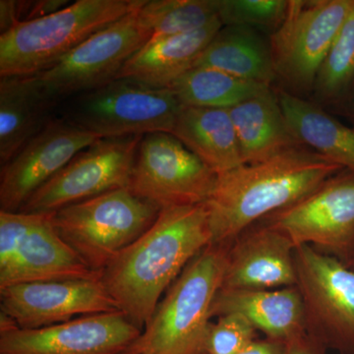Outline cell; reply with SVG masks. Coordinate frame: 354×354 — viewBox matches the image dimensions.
<instances>
[{"label": "cell", "instance_id": "4fadbf2b", "mask_svg": "<svg viewBox=\"0 0 354 354\" xmlns=\"http://www.w3.org/2000/svg\"><path fill=\"white\" fill-rule=\"evenodd\" d=\"M1 313L20 329L36 330L77 316L120 311L101 278L18 283L0 290Z\"/></svg>", "mask_w": 354, "mask_h": 354}, {"label": "cell", "instance_id": "30bf717a", "mask_svg": "<svg viewBox=\"0 0 354 354\" xmlns=\"http://www.w3.org/2000/svg\"><path fill=\"white\" fill-rule=\"evenodd\" d=\"M216 178L171 133H151L140 141L128 188L160 209L194 206L208 201Z\"/></svg>", "mask_w": 354, "mask_h": 354}, {"label": "cell", "instance_id": "277c9868", "mask_svg": "<svg viewBox=\"0 0 354 354\" xmlns=\"http://www.w3.org/2000/svg\"><path fill=\"white\" fill-rule=\"evenodd\" d=\"M145 0H77L0 35V77L36 75L88 37L138 10Z\"/></svg>", "mask_w": 354, "mask_h": 354}, {"label": "cell", "instance_id": "83f0119b", "mask_svg": "<svg viewBox=\"0 0 354 354\" xmlns=\"http://www.w3.org/2000/svg\"><path fill=\"white\" fill-rule=\"evenodd\" d=\"M288 6L286 0H218V15L223 25L277 29Z\"/></svg>", "mask_w": 354, "mask_h": 354}, {"label": "cell", "instance_id": "d4e9b609", "mask_svg": "<svg viewBox=\"0 0 354 354\" xmlns=\"http://www.w3.org/2000/svg\"><path fill=\"white\" fill-rule=\"evenodd\" d=\"M169 88L183 106L230 109L271 88L199 66L186 72Z\"/></svg>", "mask_w": 354, "mask_h": 354}, {"label": "cell", "instance_id": "7c38bea8", "mask_svg": "<svg viewBox=\"0 0 354 354\" xmlns=\"http://www.w3.org/2000/svg\"><path fill=\"white\" fill-rule=\"evenodd\" d=\"M353 0H290L274 30L270 51L276 75L295 87L315 85L317 76Z\"/></svg>", "mask_w": 354, "mask_h": 354}, {"label": "cell", "instance_id": "836d02e7", "mask_svg": "<svg viewBox=\"0 0 354 354\" xmlns=\"http://www.w3.org/2000/svg\"><path fill=\"white\" fill-rule=\"evenodd\" d=\"M349 109H351V113L354 116V99L351 102V106H349Z\"/></svg>", "mask_w": 354, "mask_h": 354}, {"label": "cell", "instance_id": "3957f363", "mask_svg": "<svg viewBox=\"0 0 354 354\" xmlns=\"http://www.w3.org/2000/svg\"><path fill=\"white\" fill-rule=\"evenodd\" d=\"M230 244H211L186 266L125 354H207L212 306L223 286Z\"/></svg>", "mask_w": 354, "mask_h": 354}, {"label": "cell", "instance_id": "ffe728a7", "mask_svg": "<svg viewBox=\"0 0 354 354\" xmlns=\"http://www.w3.org/2000/svg\"><path fill=\"white\" fill-rule=\"evenodd\" d=\"M223 26L218 20L190 34L152 38L128 60L118 78L132 79L156 88H169L194 67Z\"/></svg>", "mask_w": 354, "mask_h": 354}, {"label": "cell", "instance_id": "ac0fdd59", "mask_svg": "<svg viewBox=\"0 0 354 354\" xmlns=\"http://www.w3.org/2000/svg\"><path fill=\"white\" fill-rule=\"evenodd\" d=\"M239 314L267 339L290 342L307 335L304 304L295 286L276 290L221 288L212 306V318Z\"/></svg>", "mask_w": 354, "mask_h": 354}, {"label": "cell", "instance_id": "7a4b0ae2", "mask_svg": "<svg viewBox=\"0 0 354 354\" xmlns=\"http://www.w3.org/2000/svg\"><path fill=\"white\" fill-rule=\"evenodd\" d=\"M342 169L300 146L218 176L206 202L212 244L232 243L256 223L301 199Z\"/></svg>", "mask_w": 354, "mask_h": 354}, {"label": "cell", "instance_id": "f546056e", "mask_svg": "<svg viewBox=\"0 0 354 354\" xmlns=\"http://www.w3.org/2000/svg\"><path fill=\"white\" fill-rule=\"evenodd\" d=\"M69 0H37V1L0 2L1 34L19 23L39 19L69 6Z\"/></svg>", "mask_w": 354, "mask_h": 354}, {"label": "cell", "instance_id": "2e32d148", "mask_svg": "<svg viewBox=\"0 0 354 354\" xmlns=\"http://www.w3.org/2000/svg\"><path fill=\"white\" fill-rule=\"evenodd\" d=\"M12 257L0 267V290L18 283L100 279L58 235L50 215L21 213Z\"/></svg>", "mask_w": 354, "mask_h": 354}, {"label": "cell", "instance_id": "5bb4252c", "mask_svg": "<svg viewBox=\"0 0 354 354\" xmlns=\"http://www.w3.org/2000/svg\"><path fill=\"white\" fill-rule=\"evenodd\" d=\"M123 312L79 317L36 330L0 332V354H125L141 335Z\"/></svg>", "mask_w": 354, "mask_h": 354}, {"label": "cell", "instance_id": "f1b7e54d", "mask_svg": "<svg viewBox=\"0 0 354 354\" xmlns=\"http://www.w3.org/2000/svg\"><path fill=\"white\" fill-rule=\"evenodd\" d=\"M257 330L244 317L227 314L212 323L207 337V354H237L255 341Z\"/></svg>", "mask_w": 354, "mask_h": 354}, {"label": "cell", "instance_id": "e0dca14e", "mask_svg": "<svg viewBox=\"0 0 354 354\" xmlns=\"http://www.w3.org/2000/svg\"><path fill=\"white\" fill-rule=\"evenodd\" d=\"M295 244L286 234L258 223L232 241L221 288L276 290L297 286Z\"/></svg>", "mask_w": 354, "mask_h": 354}, {"label": "cell", "instance_id": "9c48e42d", "mask_svg": "<svg viewBox=\"0 0 354 354\" xmlns=\"http://www.w3.org/2000/svg\"><path fill=\"white\" fill-rule=\"evenodd\" d=\"M138 10L95 32L57 64L36 74L58 104L118 78L128 60L152 39Z\"/></svg>", "mask_w": 354, "mask_h": 354}, {"label": "cell", "instance_id": "4316f807", "mask_svg": "<svg viewBox=\"0 0 354 354\" xmlns=\"http://www.w3.org/2000/svg\"><path fill=\"white\" fill-rule=\"evenodd\" d=\"M354 78V0L324 60L315 86L319 94L335 97Z\"/></svg>", "mask_w": 354, "mask_h": 354}, {"label": "cell", "instance_id": "d6a6232c", "mask_svg": "<svg viewBox=\"0 0 354 354\" xmlns=\"http://www.w3.org/2000/svg\"><path fill=\"white\" fill-rule=\"evenodd\" d=\"M344 264L351 268V269L354 270V247L353 251L349 254L348 259L344 262Z\"/></svg>", "mask_w": 354, "mask_h": 354}, {"label": "cell", "instance_id": "4dcf8cb0", "mask_svg": "<svg viewBox=\"0 0 354 354\" xmlns=\"http://www.w3.org/2000/svg\"><path fill=\"white\" fill-rule=\"evenodd\" d=\"M325 349L308 334L286 344V354H324Z\"/></svg>", "mask_w": 354, "mask_h": 354}, {"label": "cell", "instance_id": "1f68e13d", "mask_svg": "<svg viewBox=\"0 0 354 354\" xmlns=\"http://www.w3.org/2000/svg\"><path fill=\"white\" fill-rule=\"evenodd\" d=\"M237 354H286V344L271 339H255Z\"/></svg>", "mask_w": 354, "mask_h": 354}, {"label": "cell", "instance_id": "8992f818", "mask_svg": "<svg viewBox=\"0 0 354 354\" xmlns=\"http://www.w3.org/2000/svg\"><path fill=\"white\" fill-rule=\"evenodd\" d=\"M180 102L169 88H156L128 78L60 102L57 115L100 138L172 133Z\"/></svg>", "mask_w": 354, "mask_h": 354}, {"label": "cell", "instance_id": "cb8c5ba5", "mask_svg": "<svg viewBox=\"0 0 354 354\" xmlns=\"http://www.w3.org/2000/svg\"><path fill=\"white\" fill-rule=\"evenodd\" d=\"M211 67L230 75L269 85L276 77L270 48L247 27L221 28L194 67Z\"/></svg>", "mask_w": 354, "mask_h": 354}, {"label": "cell", "instance_id": "8fae6325", "mask_svg": "<svg viewBox=\"0 0 354 354\" xmlns=\"http://www.w3.org/2000/svg\"><path fill=\"white\" fill-rule=\"evenodd\" d=\"M259 223L346 262L354 247V172H337L286 208Z\"/></svg>", "mask_w": 354, "mask_h": 354}, {"label": "cell", "instance_id": "5b68a950", "mask_svg": "<svg viewBox=\"0 0 354 354\" xmlns=\"http://www.w3.org/2000/svg\"><path fill=\"white\" fill-rule=\"evenodd\" d=\"M160 208L128 187L109 191L50 214L58 235L92 271L104 272L145 234Z\"/></svg>", "mask_w": 354, "mask_h": 354}, {"label": "cell", "instance_id": "6da1fadb", "mask_svg": "<svg viewBox=\"0 0 354 354\" xmlns=\"http://www.w3.org/2000/svg\"><path fill=\"white\" fill-rule=\"evenodd\" d=\"M211 244L206 203L162 209L145 234L104 270L102 283L120 311L142 330L162 293Z\"/></svg>", "mask_w": 354, "mask_h": 354}, {"label": "cell", "instance_id": "ba28073f", "mask_svg": "<svg viewBox=\"0 0 354 354\" xmlns=\"http://www.w3.org/2000/svg\"><path fill=\"white\" fill-rule=\"evenodd\" d=\"M142 137L97 139L39 188L19 212L50 215L69 205L128 187Z\"/></svg>", "mask_w": 354, "mask_h": 354}, {"label": "cell", "instance_id": "7402d4cb", "mask_svg": "<svg viewBox=\"0 0 354 354\" xmlns=\"http://www.w3.org/2000/svg\"><path fill=\"white\" fill-rule=\"evenodd\" d=\"M171 134L216 176L245 165L228 109L183 106Z\"/></svg>", "mask_w": 354, "mask_h": 354}, {"label": "cell", "instance_id": "52a82bcc", "mask_svg": "<svg viewBox=\"0 0 354 354\" xmlns=\"http://www.w3.org/2000/svg\"><path fill=\"white\" fill-rule=\"evenodd\" d=\"M295 264L307 334L323 348L354 354V270L309 245L295 247Z\"/></svg>", "mask_w": 354, "mask_h": 354}, {"label": "cell", "instance_id": "484cf974", "mask_svg": "<svg viewBox=\"0 0 354 354\" xmlns=\"http://www.w3.org/2000/svg\"><path fill=\"white\" fill-rule=\"evenodd\" d=\"M138 16L152 38L190 34L221 20L218 0H145Z\"/></svg>", "mask_w": 354, "mask_h": 354}, {"label": "cell", "instance_id": "603a6c76", "mask_svg": "<svg viewBox=\"0 0 354 354\" xmlns=\"http://www.w3.org/2000/svg\"><path fill=\"white\" fill-rule=\"evenodd\" d=\"M278 99L286 121L302 145L354 172V128L342 124L320 106L286 92Z\"/></svg>", "mask_w": 354, "mask_h": 354}, {"label": "cell", "instance_id": "d6986e66", "mask_svg": "<svg viewBox=\"0 0 354 354\" xmlns=\"http://www.w3.org/2000/svg\"><path fill=\"white\" fill-rule=\"evenodd\" d=\"M59 104L36 75L0 79V164L4 165L51 120Z\"/></svg>", "mask_w": 354, "mask_h": 354}, {"label": "cell", "instance_id": "44dd1931", "mask_svg": "<svg viewBox=\"0 0 354 354\" xmlns=\"http://www.w3.org/2000/svg\"><path fill=\"white\" fill-rule=\"evenodd\" d=\"M244 164L265 162L304 146L293 134L271 88L228 109Z\"/></svg>", "mask_w": 354, "mask_h": 354}, {"label": "cell", "instance_id": "9a60e30c", "mask_svg": "<svg viewBox=\"0 0 354 354\" xmlns=\"http://www.w3.org/2000/svg\"><path fill=\"white\" fill-rule=\"evenodd\" d=\"M97 139L57 116L2 165L0 211L19 212L39 188Z\"/></svg>", "mask_w": 354, "mask_h": 354}]
</instances>
